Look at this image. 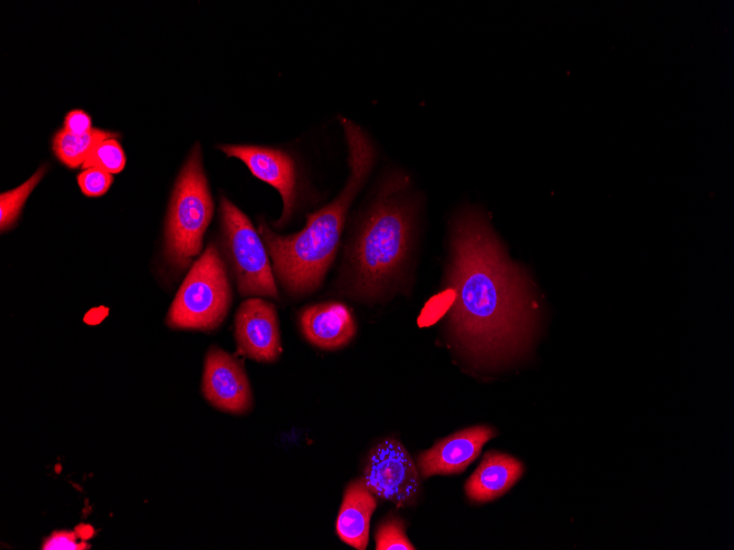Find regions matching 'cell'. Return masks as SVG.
I'll list each match as a JSON object with an SVG mask.
<instances>
[{"instance_id":"cell-21","label":"cell","mask_w":734,"mask_h":550,"mask_svg":"<svg viewBox=\"0 0 734 550\" xmlns=\"http://www.w3.org/2000/svg\"><path fill=\"white\" fill-rule=\"evenodd\" d=\"M92 128L91 117L82 110H71L65 116L64 130L69 133L81 135Z\"/></svg>"},{"instance_id":"cell-7","label":"cell","mask_w":734,"mask_h":550,"mask_svg":"<svg viewBox=\"0 0 734 550\" xmlns=\"http://www.w3.org/2000/svg\"><path fill=\"white\" fill-rule=\"evenodd\" d=\"M362 479L374 495L399 507L413 504L421 487L413 460L405 448L392 438L382 440L370 450Z\"/></svg>"},{"instance_id":"cell-3","label":"cell","mask_w":734,"mask_h":550,"mask_svg":"<svg viewBox=\"0 0 734 550\" xmlns=\"http://www.w3.org/2000/svg\"><path fill=\"white\" fill-rule=\"evenodd\" d=\"M416 217L409 178L391 173L380 184L347 248L351 294L376 299L393 285L411 255Z\"/></svg>"},{"instance_id":"cell-5","label":"cell","mask_w":734,"mask_h":550,"mask_svg":"<svg viewBox=\"0 0 734 550\" xmlns=\"http://www.w3.org/2000/svg\"><path fill=\"white\" fill-rule=\"evenodd\" d=\"M231 284L214 243L191 266L167 314L166 323L175 329L212 330L229 313Z\"/></svg>"},{"instance_id":"cell-20","label":"cell","mask_w":734,"mask_h":550,"mask_svg":"<svg viewBox=\"0 0 734 550\" xmlns=\"http://www.w3.org/2000/svg\"><path fill=\"white\" fill-rule=\"evenodd\" d=\"M76 531H54L42 545L43 550H84L89 545Z\"/></svg>"},{"instance_id":"cell-11","label":"cell","mask_w":734,"mask_h":550,"mask_svg":"<svg viewBox=\"0 0 734 550\" xmlns=\"http://www.w3.org/2000/svg\"><path fill=\"white\" fill-rule=\"evenodd\" d=\"M496 435L489 426H474L437 441L418 457L423 478L463 472L480 453L483 445Z\"/></svg>"},{"instance_id":"cell-1","label":"cell","mask_w":734,"mask_h":550,"mask_svg":"<svg viewBox=\"0 0 734 550\" xmlns=\"http://www.w3.org/2000/svg\"><path fill=\"white\" fill-rule=\"evenodd\" d=\"M449 327L474 362L499 366L522 353L533 337L536 306L524 272L476 209L456 215L451 229Z\"/></svg>"},{"instance_id":"cell-6","label":"cell","mask_w":734,"mask_h":550,"mask_svg":"<svg viewBox=\"0 0 734 550\" xmlns=\"http://www.w3.org/2000/svg\"><path fill=\"white\" fill-rule=\"evenodd\" d=\"M224 246L238 293L243 296L278 299V290L267 248L246 216L229 199L220 200Z\"/></svg>"},{"instance_id":"cell-17","label":"cell","mask_w":734,"mask_h":550,"mask_svg":"<svg viewBox=\"0 0 734 550\" xmlns=\"http://www.w3.org/2000/svg\"><path fill=\"white\" fill-rule=\"evenodd\" d=\"M125 166V155L115 137L100 142L86 159L82 169L96 167L109 173H118Z\"/></svg>"},{"instance_id":"cell-13","label":"cell","mask_w":734,"mask_h":550,"mask_svg":"<svg viewBox=\"0 0 734 550\" xmlns=\"http://www.w3.org/2000/svg\"><path fill=\"white\" fill-rule=\"evenodd\" d=\"M523 464L499 451H489L465 485L469 500L489 502L507 493L522 476Z\"/></svg>"},{"instance_id":"cell-10","label":"cell","mask_w":734,"mask_h":550,"mask_svg":"<svg viewBox=\"0 0 734 550\" xmlns=\"http://www.w3.org/2000/svg\"><path fill=\"white\" fill-rule=\"evenodd\" d=\"M238 351L258 362H274L281 353L276 307L260 298L245 300L235 316Z\"/></svg>"},{"instance_id":"cell-19","label":"cell","mask_w":734,"mask_h":550,"mask_svg":"<svg viewBox=\"0 0 734 550\" xmlns=\"http://www.w3.org/2000/svg\"><path fill=\"white\" fill-rule=\"evenodd\" d=\"M82 193L87 197L104 194L113 182L112 175L96 167L84 169L77 177Z\"/></svg>"},{"instance_id":"cell-2","label":"cell","mask_w":734,"mask_h":550,"mask_svg":"<svg viewBox=\"0 0 734 550\" xmlns=\"http://www.w3.org/2000/svg\"><path fill=\"white\" fill-rule=\"evenodd\" d=\"M341 121L349 165L343 190L332 202L308 215L304 228L296 234L279 235L265 222L258 225L275 276L296 296L311 293L324 280L338 249L348 210L376 160L375 146L366 132L348 119Z\"/></svg>"},{"instance_id":"cell-4","label":"cell","mask_w":734,"mask_h":550,"mask_svg":"<svg viewBox=\"0 0 734 550\" xmlns=\"http://www.w3.org/2000/svg\"><path fill=\"white\" fill-rule=\"evenodd\" d=\"M213 209L201 148L197 144L177 178L167 214L165 257L175 271H184L200 254Z\"/></svg>"},{"instance_id":"cell-12","label":"cell","mask_w":734,"mask_h":550,"mask_svg":"<svg viewBox=\"0 0 734 550\" xmlns=\"http://www.w3.org/2000/svg\"><path fill=\"white\" fill-rule=\"evenodd\" d=\"M299 324L305 339L325 350L344 347L356 334L352 312L340 302L330 301L304 307L299 314Z\"/></svg>"},{"instance_id":"cell-9","label":"cell","mask_w":734,"mask_h":550,"mask_svg":"<svg viewBox=\"0 0 734 550\" xmlns=\"http://www.w3.org/2000/svg\"><path fill=\"white\" fill-rule=\"evenodd\" d=\"M202 392L215 408L244 414L253 405L251 385L241 361L229 352L211 347L205 356Z\"/></svg>"},{"instance_id":"cell-15","label":"cell","mask_w":734,"mask_h":550,"mask_svg":"<svg viewBox=\"0 0 734 550\" xmlns=\"http://www.w3.org/2000/svg\"><path fill=\"white\" fill-rule=\"evenodd\" d=\"M110 137H118V134L92 128L85 134L77 135L62 128L53 137V150L65 166L75 169L84 165L100 142Z\"/></svg>"},{"instance_id":"cell-16","label":"cell","mask_w":734,"mask_h":550,"mask_svg":"<svg viewBox=\"0 0 734 550\" xmlns=\"http://www.w3.org/2000/svg\"><path fill=\"white\" fill-rule=\"evenodd\" d=\"M45 169V167L40 168L29 180L18 188L1 193L0 228L2 233L14 225L22 211L23 204L44 176Z\"/></svg>"},{"instance_id":"cell-18","label":"cell","mask_w":734,"mask_h":550,"mask_svg":"<svg viewBox=\"0 0 734 550\" xmlns=\"http://www.w3.org/2000/svg\"><path fill=\"white\" fill-rule=\"evenodd\" d=\"M375 540L377 550L415 549L405 536L403 521L397 517L387 519L379 526Z\"/></svg>"},{"instance_id":"cell-14","label":"cell","mask_w":734,"mask_h":550,"mask_svg":"<svg viewBox=\"0 0 734 550\" xmlns=\"http://www.w3.org/2000/svg\"><path fill=\"white\" fill-rule=\"evenodd\" d=\"M377 506L363 479L352 482L343 496L336 519V532L348 546L364 550L368 543L371 515Z\"/></svg>"},{"instance_id":"cell-8","label":"cell","mask_w":734,"mask_h":550,"mask_svg":"<svg viewBox=\"0 0 734 550\" xmlns=\"http://www.w3.org/2000/svg\"><path fill=\"white\" fill-rule=\"evenodd\" d=\"M229 157L241 159L253 176L275 188L282 199V214L276 226L285 225L298 201V175L292 157L278 148L256 145H219Z\"/></svg>"}]
</instances>
